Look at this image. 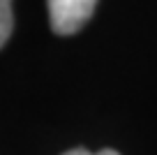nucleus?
Here are the masks:
<instances>
[{
  "label": "nucleus",
  "instance_id": "f257e3e1",
  "mask_svg": "<svg viewBox=\"0 0 157 155\" xmlns=\"http://www.w3.org/2000/svg\"><path fill=\"white\" fill-rule=\"evenodd\" d=\"M49 21L56 35H74L93 16L97 0H46Z\"/></svg>",
  "mask_w": 157,
  "mask_h": 155
},
{
  "label": "nucleus",
  "instance_id": "f03ea898",
  "mask_svg": "<svg viewBox=\"0 0 157 155\" xmlns=\"http://www.w3.org/2000/svg\"><path fill=\"white\" fill-rule=\"evenodd\" d=\"M14 28V14H12V0H0V49L7 44Z\"/></svg>",
  "mask_w": 157,
  "mask_h": 155
},
{
  "label": "nucleus",
  "instance_id": "7ed1b4c3",
  "mask_svg": "<svg viewBox=\"0 0 157 155\" xmlns=\"http://www.w3.org/2000/svg\"><path fill=\"white\" fill-rule=\"evenodd\" d=\"M63 155H120V153L113 150V148H102L99 153H90V150H86V148H72V150H67V153H63Z\"/></svg>",
  "mask_w": 157,
  "mask_h": 155
}]
</instances>
